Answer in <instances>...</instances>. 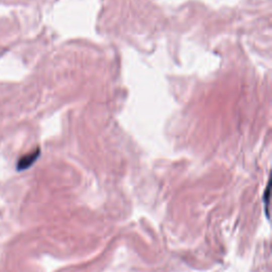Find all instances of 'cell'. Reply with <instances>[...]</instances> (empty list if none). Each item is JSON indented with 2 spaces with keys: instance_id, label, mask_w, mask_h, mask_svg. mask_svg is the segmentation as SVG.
Here are the masks:
<instances>
[{
  "instance_id": "cell-1",
  "label": "cell",
  "mask_w": 272,
  "mask_h": 272,
  "mask_svg": "<svg viewBox=\"0 0 272 272\" xmlns=\"http://www.w3.org/2000/svg\"><path fill=\"white\" fill-rule=\"evenodd\" d=\"M39 154H41V150H39V148H37L36 150L32 151V152L22 156L17 163V170L23 171L31 167L36 162Z\"/></svg>"
},
{
  "instance_id": "cell-2",
  "label": "cell",
  "mask_w": 272,
  "mask_h": 272,
  "mask_svg": "<svg viewBox=\"0 0 272 272\" xmlns=\"http://www.w3.org/2000/svg\"><path fill=\"white\" fill-rule=\"evenodd\" d=\"M269 191H270V186L268 185L267 188H266V191H265V195H264L265 207H266V215H267L268 218H269V209H268V206H269Z\"/></svg>"
}]
</instances>
